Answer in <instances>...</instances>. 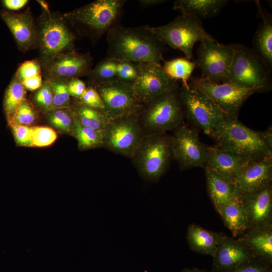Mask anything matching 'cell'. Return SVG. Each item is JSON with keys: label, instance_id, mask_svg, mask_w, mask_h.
<instances>
[{"label": "cell", "instance_id": "22", "mask_svg": "<svg viewBox=\"0 0 272 272\" xmlns=\"http://www.w3.org/2000/svg\"><path fill=\"white\" fill-rule=\"evenodd\" d=\"M207 151L204 169L215 172L234 184L240 170L251 159L223 150L216 145L207 146Z\"/></svg>", "mask_w": 272, "mask_h": 272}, {"label": "cell", "instance_id": "17", "mask_svg": "<svg viewBox=\"0 0 272 272\" xmlns=\"http://www.w3.org/2000/svg\"><path fill=\"white\" fill-rule=\"evenodd\" d=\"M272 156L249 159L238 173L234 182L238 197L271 184Z\"/></svg>", "mask_w": 272, "mask_h": 272}, {"label": "cell", "instance_id": "14", "mask_svg": "<svg viewBox=\"0 0 272 272\" xmlns=\"http://www.w3.org/2000/svg\"><path fill=\"white\" fill-rule=\"evenodd\" d=\"M92 86L102 98L109 120L137 112L142 108L135 98L130 84L114 80Z\"/></svg>", "mask_w": 272, "mask_h": 272}, {"label": "cell", "instance_id": "33", "mask_svg": "<svg viewBox=\"0 0 272 272\" xmlns=\"http://www.w3.org/2000/svg\"><path fill=\"white\" fill-rule=\"evenodd\" d=\"M47 112L48 120L51 125L59 130L73 134L77 119L72 109L54 108Z\"/></svg>", "mask_w": 272, "mask_h": 272}, {"label": "cell", "instance_id": "26", "mask_svg": "<svg viewBox=\"0 0 272 272\" xmlns=\"http://www.w3.org/2000/svg\"><path fill=\"white\" fill-rule=\"evenodd\" d=\"M233 237L238 238L249 228L247 217L238 196L232 201L216 208Z\"/></svg>", "mask_w": 272, "mask_h": 272}, {"label": "cell", "instance_id": "47", "mask_svg": "<svg viewBox=\"0 0 272 272\" xmlns=\"http://www.w3.org/2000/svg\"><path fill=\"white\" fill-rule=\"evenodd\" d=\"M38 2L40 4L44 11H49L48 6L46 2L42 1H39Z\"/></svg>", "mask_w": 272, "mask_h": 272}, {"label": "cell", "instance_id": "11", "mask_svg": "<svg viewBox=\"0 0 272 272\" xmlns=\"http://www.w3.org/2000/svg\"><path fill=\"white\" fill-rule=\"evenodd\" d=\"M139 111L109 120L103 131V147L131 158L145 135L138 120Z\"/></svg>", "mask_w": 272, "mask_h": 272}, {"label": "cell", "instance_id": "43", "mask_svg": "<svg viewBox=\"0 0 272 272\" xmlns=\"http://www.w3.org/2000/svg\"><path fill=\"white\" fill-rule=\"evenodd\" d=\"M28 2L27 0H5L3 2L4 6L8 10L17 11L23 8Z\"/></svg>", "mask_w": 272, "mask_h": 272}, {"label": "cell", "instance_id": "19", "mask_svg": "<svg viewBox=\"0 0 272 272\" xmlns=\"http://www.w3.org/2000/svg\"><path fill=\"white\" fill-rule=\"evenodd\" d=\"M213 258L211 272H228L241 263L255 257L239 238L226 235L219 244Z\"/></svg>", "mask_w": 272, "mask_h": 272}, {"label": "cell", "instance_id": "5", "mask_svg": "<svg viewBox=\"0 0 272 272\" xmlns=\"http://www.w3.org/2000/svg\"><path fill=\"white\" fill-rule=\"evenodd\" d=\"M172 155V136L166 132L145 134L131 157L145 179L158 180L167 169Z\"/></svg>", "mask_w": 272, "mask_h": 272}, {"label": "cell", "instance_id": "32", "mask_svg": "<svg viewBox=\"0 0 272 272\" xmlns=\"http://www.w3.org/2000/svg\"><path fill=\"white\" fill-rule=\"evenodd\" d=\"M162 66L164 72L172 79L182 84H186L191 78L196 67L194 61L185 58H176L170 60H163Z\"/></svg>", "mask_w": 272, "mask_h": 272}, {"label": "cell", "instance_id": "9", "mask_svg": "<svg viewBox=\"0 0 272 272\" xmlns=\"http://www.w3.org/2000/svg\"><path fill=\"white\" fill-rule=\"evenodd\" d=\"M148 28L163 45L180 50L189 60L194 44L210 35L200 20L182 14L166 25Z\"/></svg>", "mask_w": 272, "mask_h": 272}, {"label": "cell", "instance_id": "20", "mask_svg": "<svg viewBox=\"0 0 272 272\" xmlns=\"http://www.w3.org/2000/svg\"><path fill=\"white\" fill-rule=\"evenodd\" d=\"M1 15L20 50L26 52L38 47L37 26L30 12L3 11Z\"/></svg>", "mask_w": 272, "mask_h": 272}, {"label": "cell", "instance_id": "28", "mask_svg": "<svg viewBox=\"0 0 272 272\" xmlns=\"http://www.w3.org/2000/svg\"><path fill=\"white\" fill-rule=\"evenodd\" d=\"M227 2L225 0H177L173 8L182 15L200 21L216 14Z\"/></svg>", "mask_w": 272, "mask_h": 272}, {"label": "cell", "instance_id": "13", "mask_svg": "<svg viewBox=\"0 0 272 272\" xmlns=\"http://www.w3.org/2000/svg\"><path fill=\"white\" fill-rule=\"evenodd\" d=\"M138 73L131 84L135 98L143 105L165 93L179 88L178 81L170 78L160 63H137Z\"/></svg>", "mask_w": 272, "mask_h": 272}, {"label": "cell", "instance_id": "38", "mask_svg": "<svg viewBox=\"0 0 272 272\" xmlns=\"http://www.w3.org/2000/svg\"><path fill=\"white\" fill-rule=\"evenodd\" d=\"M36 119V114L31 104L27 100L23 101L10 122L23 125L34 123Z\"/></svg>", "mask_w": 272, "mask_h": 272}, {"label": "cell", "instance_id": "46", "mask_svg": "<svg viewBox=\"0 0 272 272\" xmlns=\"http://www.w3.org/2000/svg\"><path fill=\"white\" fill-rule=\"evenodd\" d=\"M181 272H211V271L194 267L192 268H184Z\"/></svg>", "mask_w": 272, "mask_h": 272}, {"label": "cell", "instance_id": "35", "mask_svg": "<svg viewBox=\"0 0 272 272\" xmlns=\"http://www.w3.org/2000/svg\"><path fill=\"white\" fill-rule=\"evenodd\" d=\"M34 100L37 106L42 110L49 111L53 108V90L49 80H45L37 89Z\"/></svg>", "mask_w": 272, "mask_h": 272}, {"label": "cell", "instance_id": "40", "mask_svg": "<svg viewBox=\"0 0 272 272\" xmlns=\"http://www.w3.org/2000/svg\"><path fill=\"white\" fill-rule=\"evenodd\" d=\"M78 99L87 106L104 112L105 107L102 98L92 86L87 87L83 95Z\"/></svg>", "mask_w": 272, "mask_h": 272}, {"label": "cell", "instance_id": "2", "mask_svg": "<svg viewBox=\"0 0 272 272\" xmlns=\"http://www.w3.org/2000/svg\"><path fill=\"white\" fill-rule=\"evenodd\" d=\"M125 0H97L66 13L63 17L78 33L96 42L119 23Z\"/></svg>", "mask_w": 272, "mask_h": 272}, {"label": "cell", "instance_id": "29", "mask_svg": "<svg viewBox=\"0 0 272 272\" xmlns=\"http://www.w3.org/2000/svg\"><path fill=\"white\" fill-rule=\"evenodd\" d=\"M73 110L81 125L96 130L103 131L109 121L104 111L87 106L79 101Z\"/></svg>", "mask_w": 272, "mask_h": 272}, {"label": "cell", "instance_id": "12", "mask_svg": "<svg viewBox=\"0 0 272 272\" xmlns=\"http://www.w3.org/2000/svg\"><path fill=\"white\" fill-rule=\"evenodd\" d=\"M235 55L234 44L223 45L211 35L200 41L194 61L201 77L211 82H222Z\"/></svg>", "mask_w": 272, "mask_h": 272}, {"label": "cell", "instance_id": "34", "mask_svg": "<svg viewBox=\"0 0 272 272\" xmlns=\"http://www.w3.org/2000/svg\"><path fill=\"white\" fill-rule=\"evenodd\" d=\"M73 134L78 141L79 148L82 150L103 147V131L84 126L77 119Z\"/></svg>", "mask_w": 272, "mask_h": 272}, {"label": "cell", "instance_id": "24", "mask_svg": "<svg viewBox=\"0 0 272 272\" xmlns=\"http://www.w3.org/2000/svg\"><path fill=\"white\" fill-rule=\"evenodd\" d=\"M226 235L223 233L213 232L192 224L187 228L186 240L192 251L213 257L219 244Z\"/></svg>", "mask_w": 272, "mask_h": 272}, {"label": "cell", "instance_id": "41", "mask_svg": "<svg viewBox=\"0 0 272 272\" xmlns=\"http://www.w3.org/2000/svg\"><path fill=\"white\" fill-rule=\"evenodd\" d=\"M14 137L16 143L22 146H31L32 127L27 125L11 123Z\"/></svg>", "mask_w": 272, "mask_h": 272}, {"label": "cell", "instance_id": "45", "mask_svg": "<svg viewBox=\"0 0 272 272\" xmlns=\"http://www.w3.org/2000/svg\"><path fill=\"white\" fill-rule=\"evenodd\" d=\"M140 6L144 8H147L156 6L166 2L164 0H140L138 1Z\"/></svg>", "mask_w": 272, "mask_h": 272}, {"label": "cell", "instance_id": "8", "mask_svg": "<svg viewBox=\"0 0 272 272\" xmlns=\"http://www.w3.org/2000/svg\"><path fill=\"white\" fill-rule=\"evenodd\" d=\"M184 115L205 134L211 137L225 117L213 101L189 82L179 87Z\"/></svg>", "mask_w": 272, "mask_h": 272}, {"label": "cell", "instance_id": "23", "mask_svg": "<svg viewBox=\"0 0 272 272\" xmlns=\"http://www.w3.org/2000/svg\"><path fill=\"white\" fill-rule=\"evenodd\" d=\"M238 238L255 258L272 265V225L249 228Z\"/></svg>", "mask_w": 272, "mask_h": 272}, {"label": "cell", "instance_id": "44", "mask_svg": "<svg viewBox=\"0 0 272 272\" xmlns=\"http://www.w3.org/2000/svg\"><path fill=\"white\" fill-rule=\"evenodd\" d=\"M263 142L270 151L272 152V128L268 127L265 131L260 132Z\"/></svg>", "mask_w": 272, "mask_h": 272}, {"label": "cell", "instance_id": "37", "mask_svg": "<svg viewBox=\"0 0 272 272\" xmlns=\"http://www.w3.org/2000/svg\"><path fill=\"white\" fill-rule=\"evenodd\" d=\"M53 90V108L70 107V95L67 90L68 81L49 80Z\"/></svg>", "mask_w": 272, "mask_h": 272}, {"label": "cell", "instance_id": "4", "mask_svg": "<svg viewBox=\"0 0 272 272\" xmlns=\"http://www.w3.org/2000/svg\"><path fill=\"white\" fill-rule=\"evenodd\" d=\"M235 55L223 82L254 89L256 92L270 90V69L253 49L234 44Z\"/></svg>", "mask_w": 272, "mask_h": 272}, {"label": "cell", "instance_id": "27", "mask_svg": "<svg viewBox=\"0 0 272 272\" xmlns=\"http://www.w3.org/2000/svg\"><path fill=\"white\" fill-rule=\"evenodd\" d=\"M205 170L207 189L215 208L238 197L234 183L210 170Z\"/></svg>", "mask_w": 272, "mask_h": 272}, {"label": "cell", "instance_id": "25", "mask_svg": "<svg viewBox=\"0 0 272 272\" xmlns=\"http://www.w3.org/2000/svg\"><path fill=\"white\" fill-rule=\"evenodd\" d=\"M260 23L253 38L254 51L271 69L272 66V19L271 15L264 11L259 2H256Z\"/></svg>", "mask_w": 272, "mask_h": 272}, {"label": "cell", "instance_id": "42", "mask_svg": "<svg viewBox=\"0 0 272 272\" xmlns=\"http://www.w3.org/2000/svg\"><path fill=\"white\" fill-rule=\"evenodd\" d=\"M87 88L85 83L79 78H74L67 82V90L70 96L79 99Z\"/></svg>", "mask_w": 272, "mask_h": 272}, {"label": "cell", "instance_id": "3", "mask_svg": "<svg viewBox=\"0 0 272 272\" xmlns=\"http://www.w3.org/2000/svg\"><path fill=\"white\" fill-rule=\"evenodd\" d=\"M178 90L162 94L142 105L138 120L145 134L166 132L182 124L184 113Z\"/></svg>", "mask_w": 272, "mask_h": 272}, {"label": "cell", "instance_id": "31", "mask_svg": "<svg viewBox=\"0 0 272 272\" xmlns=\"http://www.w3.org/2000/svg\"><path fill=\"white\" fill-rule=\"evenodd\" d=\"M26 89L15 75L5 96L4 109L10 122L22 103L26 100Z\"/></svg>", "mask_w": 272, "mask_h": 272}, {"label": "cell", "instance_id": "6", "mask_svg": "<svg viewBox=\"0 0 272 272\" xmlns=\"http://www.w3.org/2000/svg\"><path fill=\"white\" fill-rule=\"evenodd\" d=\"M219 148L250 158L272 156L260 131L245 126L238 119H227L212 135Z\"/></svg>", "mask_w": 272, "mask_h": 272}, {"label": "cell", "instance_id": "18", "mask_svg": "<svg viewBox=\"0 0 272 272\" xmlns=\"http://www.w3.org/2000/svg\"><path fill=\"white\" fill-rule=\"evenodd\" d=\"M239 197L247 217L249 228L272 225L271 184Z\"/></svg>", "mask_w": 272, "mask_h": 272}, {"label": "cell", "instance_id": "15", "mask_svg": "<svg viewBox=\"0 0 272 272\" xmlns=\"http://www.w3.org/2000/svg\"><path fill=\"white\" fill-rule=\"evenodd\" d=\"M172 155L183 169L205 167L207 146L194 130L182 124L172 136Z\"/></svg>", "mask_w": 272, "mask_h": 272}, {"label": "cell", "instance_id": "36", "mask_svg": "<svg viewBox=\"0 0 272 272\" xmlns=\"http://www.w3.org/2000/svg\"><path fill=\"white\" fill-rule=\"evenodd\" d=\"M56 132L47 126L32 127L31 146L44 147L53 144L57 139Z\"/></svg>", "mask_w": 272, "mask_h": 272}, {"label": "cell", "instance_id": "16", "mask_svg": "<svg viewBox=\"0 0 272 272\" xmlns=\"http://www.w3.org/2000/svg\"><path fill=\"white\" fill-rule=\"evenodd\" d=\"M45 80L69 81L88 76L92 69V58L89 53L75 50L58 54L41 63Z\"/></svg>", "mask_w": 272, "mask_h": 272}, {"label": "cell", "instance_id": "30", "mask_svg": "<svg viewBox=\"0 0 272 272\" xmlns=\"http://www.w3.org/2000/svg\"><path fill=\"white\" fill-rule=\"evenodd\" d=\"M15 76L24 87L29 91L38 89L42 85V70L39 60L24 62L18 68Z\"/></svg>", "mask_w": 272, "mask_h": 272}, {"label": "cell", "instance_id": "1", "mask_svg": "<svg viewBox=\"0 0 272 272\" xmlns=\"http://www.w3.org/2000/svg\"><path fill=\"white\" fill-rule=\"evenodd\" d=\"M106 57L134 63H160L164 60L163 45L148 26L126 27L119 23L107 33Z\"/></svg>", "mask_w": 272, "mask_h": 272}, {"label": "cell", "instance_id": "7", "mask_svg": "<svg viewBox=\"0 0 272 272\" xmlns=\"http://www.w3.org/2000/svg\"><path fill=\"white\" fill-rule=\"evenodd\" d=\"M36 26L41 64L58 54L75 50L76 36L59 14L44 11Z\"/></svg>", "mask_w": 272, "mask_h": 272}, {"label": "cell", "instance_id": "21", "mask_svg": "<svg viewBox=\"0 0 272 272\" xmlns=\"http://www.w3.org/2000/svg\"><path fill=\"white\" fill-rule=\"evenodd\" d=\"M138 73L137 63L106 57L92 69L88 76L91 86L114 80L131 84Z\"/></svg>", "mask_w": 272, "mask_h": 272}, {"label": "cell", "instance_id": "39", "mask_svg": "<svg viewBox=\"0 0 272 272\" xmlns=\"http://www.w3.org/2000/svg\"><path fill=\"white\" fill-rule=\"evenodd\" d=\"M271 265L259 259L253 258L228 272H272Z\"/></svg>", "mask_w": 272, "mask_h": 272}, {"label": "cell", "instance_id": "10", "mask_svg": "<svg viewBox=\"0 0 272 272\" xmlns=\"http://www.w3.org/2000/svg\"><path fill=\"white\" fill-rule=\"evenodd\" d=\"M188 82L205 93L227 119H238L244 102L256 92L231 82H213L201 77H191Z\"/></svg>", "mask_w": 272, "mask_h": 272}]
</instances>
